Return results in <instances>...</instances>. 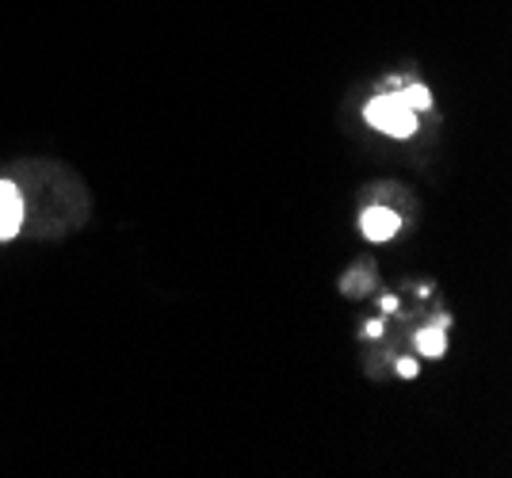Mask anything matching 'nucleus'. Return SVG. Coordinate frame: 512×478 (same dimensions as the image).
Listing matches in <instances>:
<instances>
[{"mask_svg": "<svg viewBox=\"0 0 512 478\" xmlns=\"http://www.w3.org/2000/svg\"><path fill=\"white\" fill-rule=\"evenodd\" d=\"M367 123L379 127L383 134H394V138H409V134L417 131V111L402 100V92H394V96H375V100L367 104Z\"/></svg>", "mask_w": 512, "mask_h": 478, "instance_id": "nucleus-1", "label": "nucleus"}, {"mask_svg": "<svg viewBox=\"0 0 512 478\" xmlns=\"http://www.w3.org/2000/svg\"><path fill=\"white\" fill-rule=\"evenodd\" d=\"M23 226V196L12 180H0V241L16 238Z\"/></svg>", "mask_w": 512, "mask_h": 478, "instance_id": "nucleus-2", "label": "nucleus"}, {"mask_svg": "<svg viewBox=\"0 0 512 478\" xmlns=\"http://www.w3.org/2000/svg\"><path fill=\"white\" fill-rule=\"evenodd\" d=\"M398 226H402V218L394 215V211H386V207H371L360 218V230L367 241H390L398 234Z\"/></svg>", "mask_w": 512, "mask_h": 478, "instance_id": "nucleus-3", "label": "nucleus"}, {"mask_svg": "<svg viewBox=\"0 0 512 478\" xmlns=\"http://www.w3.org/2000/svg\"><path fill=\"white\" fill-rule=\"evenodd\" d=\"M417 348H421V356H444L448 352V341H444V329L440 326H432V329H421L417 333Z\"/></svg>", "mask_w": 512, "mask_h": 478, "instance_id": "nucleus-4", "label": "nucleus"}, {"mask_svg": "<svg viewBox=\"0 0 512 478\" xmlns=\"http://www.w3.org/2000/svg\"><path fill=\"white\" fill-rule=\"evenodd\" d=\"M402 100H406L413 111H428V108H432V92H428L425 85H409L406 92H402Z\"/></svg>", "mask_w": 512, "mask_h": 478, "instance_id": "nucleus-5", "label": "nucleus"}, {"mask_svg": "<svg viewBox=\"0 0 512 478\" xmlns=\"http://www.w3.org/2000/svg\"><path fill=\"white\" fill-rule=\"evenodd\" d=\"M398 375H402V379H413V375H417V360H398Z\"/></svg>", "mask_w": 512, "mask_h": 478, "instance_id": "nucleus-6", "label": "nucleus"}, {"mask_svg": "<svg viewBox=\"0 0 512 478\" xmlns=\"http://www.w3.org/2000/svg\"><path fill=\"white\" fill-rule=\"evenodd\" d=\"M363 333H367V337H379V333H383V322H371V326L363 329Z\"/></svg>", "mask_w": 512, "mask_h": 478, "instance_id": "nucleus-7", "label": "nucleus"}]
</instances>
